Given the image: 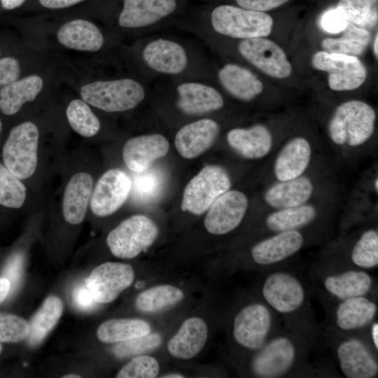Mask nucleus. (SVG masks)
Wrapping results in <instances>:
<instances>
[{"instance_id": "nucleus-33", "label": "nucleus", "mask_w": 378, "mask_h": 378, "mask_svg": "<svg viewBox=\"0 0 378 378\" xmlns=\"http://www.w3.org/2000/svg\"><path fill=\"white\" fill-rule=\"evenodd\" d=\"M63 312L62 300L55 295L48 297L41 308L32 317L27 343L31 346L38 345L53 329Z\"/></svg>"}, {"instance_id": "nucleus-34", "label": "nucleus", "mask_w": 378, "mask_h": 378, "mask_svg": "<svg viewBox=\"0 0 378 378\" xmlns=\"http://www.w3.org/2000/svg\"><path fill=\"white\" fill-rule=\"evenodd\" d=\"M150 326L145 321L133 318L111 319L102 323L97 335L104 343H118L148 335Z\"/></svg>"}, {"instance_id": "nucleus-40", "label": "nucleus", "mask_w": 378, "mask_h": 378, "mask_svg": "<svg viewBox=\"0 0 378 378\" xmlns=\"http://www.w3.org/2000/svg\"><path fill=\"white\" fill-rule=\"evenodd\" d=\"M27 197V188L2 162H0V206L10 209L22 206Z\"/></svg>"}, {"instance_id": "nucleus-49", "label": "nucleus", "mask_w": 378, "mask_h": 378, "mask_svg": "<svg viewBox=\"0 0 378 378\" xmlns=\"http://www.w3.org/2000/svg\"><path fill=\"white\" fill-rule=\"evenodd\" d=\"M288 0H236L239 7L243 8L265 12L276 8Z\"/></svg>"}, {"instance_id": "nucleus-57", "label": "nucleus", "mask_w": 378, "mask_h": 378, "mask_svg": "<svg viewBox=\"0 0 378 378\" xmlns=\"http://www.w3.org/2000/svg\"><path fill=\"white\" fill-rule=\"evenodd\" d=\"M375 178H374V181H373V189H374V192L377 194V191H378V189H377L378 188H377V186H378V184H377L378 183V178H377V177H375Z\"/></svg>"}, {"instance_id": "nucleus-50", "label": "nucleus", "mask_w": 378, "mask_h": 378, "mask_svg": "<svg viewBox=\"0 0 378 378\" xmlns=\"http://www.w3.org/2000/svg\"><path fill=\"white\" fill-rule=\"evenodd\" d=\"M83 0H39L40 4L48 8H62L78 4Z\"/></svg>"}, {"instance_id": "nucleus-29", "label": "nucleus", "mask_w": 378, "mask_h": 378, "mask_svg": "<svg viewBox=\"0 0 378 378\" xmlns=\"http://www.w3.org/2000/svg\"><path fill=\"white\" fill-rule=\"evenodd\" d=\"M218 79L231 95L242 101L252 100L263 89L262 83L253 73L235 64H227L222 67L218 71Z\"/></svg>"}, {"instance_id": "nucleus-27", "label": "nucleus", "mask_w": 378, "mask_h": 378, "mask_svg": "<svg viewBox=\"0 0 378 378\" xmlns=\"http://www.w3.org/2000/svg\"><path fill=\"white\" fill-rule=\"evenodd\" d=\"M93 191V179L86 172L74 174L68 182L62 200V214L66 222L80 223L85 216Z\"/></svg>"}, {"instance_id": "nucleus-17", "label": "nucleus", "mask_w": 378, "mask_h": 378, "mask_svg": "<svg viewBox=\"0 0 378 378\" xmlns=\"http://www.w3.org/2000/svg\"><path fill=\"white\" fill-rule=\"evenodd\" d=\"M313 153L314 148L307 138L296 136L288 140L277 152L272 164L276 181L304 175L312 162Z\"/></svg>"}, {"instance_id": "nucleus-28", "label": "nucleus", "mask_w": 378, "mask_h": 378, "mask_svg": "<svg viewBox=\"0 0 378 378\" xmlns=\"http://www.w3.org/2000/svg\"><path fill=\"white\" fill-rule=\"evenodd\" d=\"M208 329L200 318L186 319L167 344L169 352L179 359H190L198 354L206 344Z\"/></svg>"}, {"instance_id": "nucleus-30", "label": "nucleus", "mask_w": 378, "mask_h": 378, "mask_svg": "<svg viewBox=\"0 0 378 378\" xmlns=\"http://www.w3.org/2000/svg\"><path fill=\"white\" fill-rule=\"evenodd\" d=\"M57 36L61 44L77 50L95 52L104 43L103 36L96 25L80 19L64 24Z\"/></svg>"}, {"instance_id": "nucleus-14", "label": "nucleus", "mask_w": 378, "mask_h": 378, "mask_svg": "<svg viewBox=\"0 0 378 378\" xmlns=\"http://www.w3.org/2000/svg\"><path fill=\"white\" fill-rule=\"evenodd\" d=\"M238 50L247 61L270 76L285 78L292 72L284 50L270 39L264 37L243 39Z\"/></svg>"}, {"instance_id": "nucleus-54", "label": "nucleus", "mask_w": 378, "mask_h": 378, "mask_svg": "<svg viewBox=\"0 0 378 378\" xmlns=\"http://www.w3.org/2000/svg\"><path fill=\"white\" fill-rule=\"evenodd\" d=\"M162 377H166V378H183V377H184V376H183L182 374H180L172 373V374H165L164 376H162Z\"/></svg>"}, {"instance_id": "nucleus-55", "label": "nucleus", "mask_w": 378, "mask_h": 378, "mask_svg": "<svg viewBox=\"0 0 378 378\" xmlns=\"http://www.w3.org/2000/svg\"><path fill=\"white\" fill-rule=\"evenodd\" d=\"M377 39H378V35L377 34L374 41V45H373L374 53L377 58L378 57V50H377V43H378L377 42L378 41H377Z\"/></svg>"}, {"instance_id": "nucleus-48", "label": "nucleus", "mask_w": 378, "mask_h": 378, "mask_svg": "<svg viewBox=\"0 0 378 378\" xmlns=\"http://www.w3.org/2000/svg\"><path fill=\"white\" fill-rule=\"evenodd\" d=\"M73 300L75 305L83 311L92 310L99 304L85 285H80L75 288L73 292Z\"/></svg>"}, {"instance_id": "nucleus-22", "label": "nucleus", "mask_w": 378, "mask_h": 378, "mask_svg": "<svg viewBox=\"0 0 378 378\" xmlns=\"http://www.w3.org/2000/svg\"><path fill=\"white\" fill-rule=\"evenodd\" d=\"M219 125L214 120L204 118L182 127L175 136V146L184 158L192 159L206 150L216 141Z\"/></svg>"}, {"instance_id": "nucleus-18", "label": "nucleus", "mask_w": 378, "mask_h": 378, "mask_svg": "<svg viewBox=\"0 0 378 378\" xmlns=\"http://www.w3.org/2000/svg\"><path fill=\"white\" fill-rule=\"evenodd\" d=\"M320 282L326 293L337 301L368 296L374 288V280L369 272L354 267L324 273Z\"/></svg>"}, {"instance_id": "nucleus-4", "label": "nucleus", "mask_w": 378, "mask_h": 378, "mask_svg": "<svg viewBox=\"0 0 378 378\" xmlns=\"http://www.w3.org/2000/svg\"><path fill=\"white\" fill-rule=\"evenodd\" d=\"M281 330L278 315L264 301L254 302L234 316L232 335L239 346L255 352Z\"/></svg>"}, {"instance_id": "nucleus-47", "label": "nucleus", "mask_w": 378, "mask_h": 378, "mask_svg": "<svg viewBox=\"0 0 378 378\" xmlns=\"http://www.w3.org/2000/svg\"><path fill=\"white\" fill-rule=\"evenodd\" d=\"M20 74L19 62L13 57L0 59V86L8 85L18 78Z\"/></svg>"}, {"instance_id": "nucleus-41", "label": "nucleus", "mask_w": 378, "mask_h": 378, "mask_svg": "<svg viewBox=\"0 0 378 378\" xmlns=\"http://www.w3.org/2000/svg\"><path fill=\"white\" fill-rule=\"evenodd\" d=\"M163 178L160 172L155 169L138 173L132 182L134 197L141 202H149L160 193Z\"/></svg>"}, {"instance_id": "nucleus-20", "label": "nucleus", "mask_w": 378, "mask_h": 378, "mask_svg": "<svg viewBox=\"0 0 378 378\" xmlns=\"http://www.w3.org/2000/svg\"><path fill=\"white\" fill-rule=\"evenodd\" d=\"M169 148L167 139L161 134L141 135L125 143L122 158L130 171L141 173L148 170L154 161L166 155Z\"/></svg>"}, {"instance_id": "nucleus-45", "label": "nucleus", "mask_w": 378, "mask_h": 378, "mask_svg": "<svg viewBox=\"0 0 378 378\" xmlns=\"http://www.w3.org/2000/svg\"><path fill=\"white\" fill-rule=\"evenodd\" d=\"M24 265V256L20 253L13 254L6 262L2 272V276L7 278L11 284V292L19 286Z\"/></svg>"}, {"instance_id": "nucleus-23", "label": "nucleus", "mask_w": 378, "mask_h": 378, "mask_svg": "<svg viewBox=\"0 0 378 378\" xmlns=\"http://www.w3.org/2000/svg\"><path fill=\"white\" fill-rule=\"evenodd\" d=\"M229 146L239 155L247 160L262 159L273 149L271 131L263 125L248 128H234L227 134Z\"/></svg>"}, {"instance_id": "nucleus-3", "label": "nucleus", "mask_w": 378, "mask_h": 378, "mask_svg": "<svg viewBox=\"0 0 378 378\" xmlns=\"http://www.w3.org/2000/svg\"><path fill=\"white\" fill-rule=\"evenodd\" d=\"M375 121V111L368 104L360 100L345 102L335 109L330 118L329 138L342 149H358L372 136Z\"/></svg>"}, {"instance_id": "nucleus-11", "label": "nucleus", "mask_w": 378, "mask_h": 378, "mask_svg": "<svg viewBox=\"0 0 378 378\" xmlns=\"http://www.w3.org/2000/svg\"><path fill=\"white\" fill-rule=\"evenodd\" d=\"M312 62L315 69L328 74V83L332 90H353L366 79V69L356 56L323 50L316 52Z\"/></svg>"}, {"instance_id": "nucleus-52", "label": "nucleus", "mask_w": 378, "mask_h": 378, "mask_svg": "<svg viewBox=\"0 0 378 378\" xmlns=\"http://www.w3.org/2000/svg\"><path fill=\"white\" fill-rule=\"evenodd\" d=\"M370 328L369 334L370 335V339L374 349L378 351V323L377 321H373L368 327Z\"/></svg>"}, {"instance_id": "nucleus-43", "label": "nucleus", "mask_w": 378, "mask_h": 378, "mask_svg": "<svg viewBox=\"0 0 378 378\" xmlns=\"http://www.w3.org/2000/svg\"><path fill=\"white\" fill-rule=\"evenodd\" d=\"M162 342L158 333L148 334L127 341L118 342L113 349V354L118 358L139 355L153 350Z\"/></svg>"}, {"instance_id": "nucleus-13", "label": "nucleus", "mask_w": 378, "mask_h": 378, "mask_svg": "<svg viewBox=\"0 0 378 378\" xmlns=\"http://www.w3.org/2000/svg\"><path fill=\"white\" fill-rule=\"evenodd\" d=\"M248 206L243 192L229 189L208 209L204 224L212 234L223 235L235 230L244 219Z\"/></svg>"}, {"instance_id": "nucleus-8", "label": "nucleus", "mask_w": 378, "mask_h": 378, "mask_svg": "<svg viewBox=\"0 0 378 378\" xmlns=\"http://www.w3.org/2000/svg\"><path fill=\"white\" fill-rule=\"evenodd\" d=\"M158 229L144 215H134L122 221L107 235L106 244L113 255L120 258H135L155 241Z\"/></svg>"}, {"instance_id": "nucleus-59", "label": "nucleus", "mask_w": 378, "mask_h": 378, "mask_svg": "<svg viewBox=\"0 0 378 378\" xmlns=\"http://www.w3.org/2000/svg\"><path fill=\"white\" fill-rule=\"evenodd\" d=\"M2 350H3V346L1 345V343H0V354H1L2 352Z\"/></svg>"}, {"instance_id": "nucleus-19", "label": "nucleus", "mask_w": 378, "mask_h": 378, "mask_svg": "<svg viewBox=\"0 0 378 378\" xmlns=\"http://www.w3.org/2000/svg\"><path fill=\"white\" fill-rule=\"evenodd\" d=\"M377 314L376 302L368 296L349 298L338 301L332 315L338 333L352 334L368 328Z\"/></svg>"}, {"instance_id": "nucleus-5", "label": "nucleus", "mask_w": 378, "mask_h": 378, "mask_svg": "<svg viewBox=\"0 0 378 378\" xmlns=\"http://www.w3.org/2000/svg\"><path fill=\"white\" fill-rule=\"evenodd\" d=\"M38 130L29 121L13 127L1 148V162L20 180L35 172L38 162Z\"/></svg>"}, {"instance_id": "nucleus-26", "label": "nucleus", "mask_w": 378, "mask_h": 378, "mask_svg": "<svg viewBox=\"0 0 378 378\" xmlns=\"http://www.w3.org/2000/svg\"><path fill=\"white\" fill-rule=\"evenodd\" d=\"M177 106L188 115H201L217 111L223 106L221 94L213 87L196 82H188L177 87Z\"/></svg>"}, {"instance_id": "nucleus-32", "label": "nucleus", "mask_w": 378, "mask_h": 378, "mask_svg": "<svg viewBox=\"0 0 378 378\" xmlns=\"http://www.w3.org/2000/svg\"><path fill=\"white\" fill-rule=\"evenodd\" d=\"M43 88L38 76H29L2 87L0 90V111L6 115L17 113L23 104L35 99Z\"/></svg>"}, {"instance_id": "nucleus-10", "label": "nucleus", "mask_w": 378, "mask_h": 378, "mask_svg": "<svg viewBox=\"0 0 378 378\" xmlns=\"http://www.w3.org/2000/svg\"><path fill=\"white\" fill-rule=\"evenodd\" d=\"M335 354L342 374L347 378H374L378 374L377 352L360 336L342 334L335 344Z\"/></svg>"}, {"instance_id": "nucleus-46", "label": "nucleus", "mask_w": 378, "mask_h": 378, "mask_svg": "<svg viewBox=\"0 0 378 378\" xmlns=\"http://www.w3.org/2000/svg\"><path fill=\"white\" fill-rule=\"evenodd\" d=\"M320 23L325 31L332 34L340 33L348 27L347 20L337 8L325 12Z\"/></svg>"}, {"instance_id": "nucleus-15", "label": "nucleus", "mask_w": 378, "mask_h": 378, "mask_svg": "<svg viewBox=\"0 0 378 378\" xmlns=\"http://www.w3.org/2000/svg\"><path fill=\"white\" fill-rule=\"evenodd\" d=\"M131 188L132 181L124 171H106L93 189L90 202L91 211L100 217L113 214L125 202Z\"/></svg>"}, {"instance_id": "nucleus-51", "label": "nucleus", "mask_w": 378, "mask_h": 378, "mask_svg": "<svg viewBox=\"0 0 378 378\" xmlns=\"http://www.w3.org/2000/svg\"><path fill=\"white\" fill-rule=\"evenodd\" d=\"M10 291L11 284L10 281L4 276H0V304L8 298Z\"/></svg>"}, {"instance_id": "nucleus-38", "label": "nucleus", "mask_w": 378, "mask_h": 378, "mask_svg": "<svg viewBox=\"0 0 378 378\" xmlns=\"http://www.w3.org/2000/svg\"><path fill=\"white\" fill-rule=\"evenodd\" d=\"M348 22L373 28L378 21V0H340L337 7Z\"/></svg>"}, {"instance_id": "nucleus-35", "label": "nucleus", "mask_w": 378, "mask_h": 378, "mask_svg": "<svg viewBox=\"0 0 378 378\" xmlns=\"http://www.w3.org/2000/svg\"><path fill=\"white\" fill-rule=\"evenodd\" d=\"M350 262L354 267L372 270L378 265V230L370 227L358 236L349 252Z\"/></svg>"}, {"instance_id": "nucleus-9", "label": "nucleus", "mask_w": 378, "mask_h": 378, "mask_svg": "<svg viewBox=\"0 0 378 378\" xmlns=\"http://www.w3.org/2000/svg\"><path fill=\"white\" fill-rule=\"evenodd\" d=\"M230 187V175L223 167L206 165L186 186L181 209L195 215L202 214Z\"/></svg>"}, {"instance_id": "nucleus-2", "label": "nucleus", "mask_w": 378, "mask_h": 378, "mask_svg": "<svg viewBox=\"0 0 378 378\" xmlns=\"http://www.w3.org/2000/svg\"><path fill=\"white\" fill-rule=\"evenodd\" d=\"M313 344L303 335L286 326L255 352L251 371L257 377H286L301 366Z\"/></svg>"}, {"instance_id": "nucleus-16", "label": "nucleus", "mask_w": 378, "mask_h": 378, "mask_svg": "<svg viewBox=\"0 0 378 378\" xmlns=\"http://www.w3.org/2000/svg\"><path fill=\"white\" fill-rule=\"evenodd\" d=\"M305 244L302 230L274 232L258 241L251 248L253 261L262 267H274L297 254Z\"/></svg>"}, {"instance_id": "nucleus-7", "label": "nucleus", "mask_w": 378, "mask_h": 378, "mask_svg": "<svg viewBox=\"0 0 378 378\" xmlns=\"http://www.w3.org/2000/svg\"><path fill=\"white\" fill-rule=\"evenodd\" d=\"M211 22L218 34L242 39L267 36L273 26V19L267 13L231 5L215 8Z\"/></svg>"}, {"instance_id": "nucleus-1", "label": "nucleus", "mask_w": 378, "mask_h": 378, "mask_svg": "<svg viewBox=\"0 0 378 378\" xmlns=\"http://www.w3.org/2000/svg\"><path fill=\"white\" fill-rule=\"evenodd\" d=\"M261 295L286 327L314 344L318 330L309 287L302 276L289 269L270 270L262 282Z\"/></svg>"}, {"instance_id": "nucleus-53", "label": "nucleus", "mask_w": 378, "mask_h": 378, "mask_svg": "<svg viewBox=\"0 0 378 378\" xmlns=\"http://www.w3.org/2000/svg\"><path fill=\"white\" fill-rule=\"evenodd\" d=\"M0 1L4 8L11 10L21 6L25 0H0Z\"/></svg>"}, {"instance_id": "nucleus-36", "label": "nucleus", "mask_w": 378, "mask_h": 378, "mask_svg": "<svg viewBox=\"0 0 378 378\" xmlns=\"http://www.w3.org/2000/svg\"><path fill=\"white\" fill-rule=\"evenodd\" d=\"M371 38L370 33L364 28L351 25L340 38H326L321 46L324 51L356 56L363 53Z\"/></svg>"}, {"instance_id": "nucleus-25", "label": "nucleus", "mask_w": 378, "mask_h": 378, "mask_svg": "<svg viewBox=\"0 0 378 378\" xmlns=\"http://www.w3.org/2000/svg\"><path fill=\"white\" fill-rule=\"evenodd\" d=\"M142 57L150 69L162 74H179L188 64L184 48L179 43L163 38L148 43L143 50Z\"/></svg>"}, {"instance_id": "nucleus-42", "label": "nucleus", "mask_w": 378, "mask_h": 378, "mask_svg": "<svg viewBox=\"0 0 378 378\" xmlns=\"http://www.w3.org/2000/svg\"><path fill=\"white\" fill-rule=\"evenodd\" d=\"M29 323L15 314L0 313V343H17L29 335Z\"/></svg>"}, {"instance_id": "nucleus-44", "label": "nucleus", "mask_w": 378, "mask_h": 378, "mask_svg": "<svg viewBox=\"0 0 378 378\" xmlns=\"http://www.w3.org/2000/svg\"><path fill=\"white\" fill-rule=\"evenodd\" d=\"M159 372L158 360L150 356L133 358L117 374V378H153Z\"/></svg>"}, {"instance_id": "nucleus-56", "label": "nucleus", "mask_w": 378, "mask_h": 378, "mask_svg": "<svg viewBox=\"0 0 378 378\" xmlns=\"http://www.w3.org/2000/svg\"><path fill=\"white\" fill-rule=\"evenodd\" d=\"M63 378H80L81 377L76 374H69L62 376Z\"/></svg>"}, {"instance_id": "nucleus-39", "label": "nucleus", "mask_w": 378, "mask_h": 378, "mask_svg": "<svg viewBox=\"0 0 378 378\" xmlns=\"http://www.w3.org/2000/svg\"><path fill=\"white\" fill-rule=\"evenodd\" d=\"M66 115L72 129L83 136H93L100 129L99 119L85 101L72 100L67 106Z\"/></svg>"}, {"instance_id": "nucleus-12", "label": "nucleus", "mask_w": 378, "mask_h": 378, "mask_svg": "<svg viewBox=\"0 0 378 378\" xmlns=\"http://www.w3.org/2000/svg\"><path fill=\"white\" fill-rule=\"evenodd\" d=\"M132 267L122 262H107L96 267L85 279V286L99 304L113 301L133 282Z\"/></svg>"}, {"instance_id": "nucleus-24", "label": "nucleus", "mask_w": 378, "mask_h": 378, "mask_svg": "<svg viewBox=\"0 0 378 378\" xmlns=\"http://www.w3.org/2000/svg\"><path fill=\"white\" fill-rule=\"evenodd\" d=\"M176 6V0H124L118 24L126 28L149 26L170 15Z\"/></svg>"}, {"instance_id": "nucleus-37", "label": "nucleus", "mask_w": 378, "mask_h": 378, "mask_svg": "<svg viewBox=\"0 0 378 378\" xmlns=\"http://www.w3.org/2000/svg\"><path fill=\"white\" fill-rule=\"evenodd\" d=\"M183 291L172 285H160L141 293L136 299V308L152 313L171 307L183 298Z\"/></svg>"}, {"instance_id": "nucleus-58", "label": "nucleus", "mask_w": 378, "mask_h": 378, "mask_svg": "<svg viewBox=\"0 0 378 378\" xmlns=\"http://www.w3.org/2000/svg\"><path fill=\"white\" fill-rule=\"evenodd\" d=\"M2 129H3V125H2V122L0 119V135L1 134V132H2Z\"/></svg>"}, {"instance_id": "nucleus-21", "label": "nucleus", "mask_w": 378, "mask_h": 378, "mask_svg": "<svg viewBox=\"0 0 378 378\" xmlns=\"http://www.w3.org/2000/svg\"><path fill=\"white\" fill-rule=\"evenodd\" d=\"M316 185L308 175L276 181L265 191L264 200L273 209L294 207L306 204L314 196Z\"/></svg>"}, {"instance_id": "nucleus-31", "label": "nucleus", "mask_w": 378, "mask_h": 378, "mask_svg": "<svg viewBox=\"0 0 378 378\" xmlns=\"http://www.w3.org/2000/svg\"><path fill=\"white\" fill-rule=\"evenodd\" d=\"M318 216L317 206L307 202L294 207L274 210L267 216L265 224L267 231L272 233L302 230L312 224Z\"/></svg>"}, {"instance_id": "nucleus-6", "label": "nucleus", "mask_w": 378, "mask_h": 378, "mask_svg": "<svg viewBox=\"0 0 378 378\" xmlns=\"http://www.w3.org/2000/svg\"><path fill=\"white\" fill-rule=\"evenodd\" d=\"M80 96L86 103L106 112L132 109L145 97L143 86L137 81L123 78L96 81L80 88Z\"/></svg>"}]
</instances>
